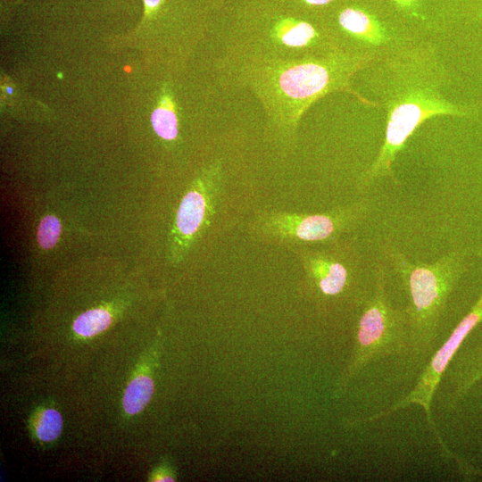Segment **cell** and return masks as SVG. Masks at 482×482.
Here are the masks:
<instances>
[{"label":"cell","mask_w":482,"mask_h":482,"mask_svg":"<svg viewBox=\"0 0 482 482\" xmlns=\"http://www.w3.org/2000/svg\"><path fill=\"white\" fill-rule=\"evenodd\" d=\"M378 71V91L386 111V134L378 154L359 180V189L389 178L393 164L409 137L427 120L448 115L473 118L481 110L446 99L445 70L435 49L427 44H399L386 53Z\"/></svg>","instance_id":"obj_1"},{"label":"cell","mask_w":482,"mask_h":482,"mask_svg":"<svg viewBox=\"0 0 482 482\" xmlns=\"http://www.w3.org/2000/svg\"><path fill=\"white\" fill-rule=\"evenodd\" d=\"M380 252L407 299L403 307L407 323L406 346L395 367L417 378L448 337L445 317L450 299L468 270V253L455 248L425 263L410 260L387 242L381 245Z\"/></svg>","instance_id":"obj_2"},{"label":"cell","mask_w":482,"mask_h":482,"mask_svg":"<svg viewBox=\"0 0 482 482\" xmlns=\"http://www.w3.org/2000/svg\"><path fill=\"white\" fill-rule=\"evenodd\" d=\"M375 59L371 51H345L337 47L324 54L290 61L270 71L264 80L267 93L278 104L292 109L293 120L324 95L347 88L352 76Z\"/></svg>","instance_id":"obj_3"},{"label":"cell","mask_w":482,"mask_h":482,"mask_svg":"<svg viewBox=\"0 0 482 482\" xmlns=\"http://www.w3.org/2000/svg\"><path fill=\"white\" fill-rule=\"evenodd\" d=\"M386 266L378 262L373 268V287L362 304L357 325L353 353L338 389L348 383L368 364L388 356L398 361L407 341V323L403 308L395 307L387 292Z\"/></svg>","instance_id":"obj_4"},{"label":"cell","mask_w":482,"mask_h":482,"mask_svg":"<svg viewBox=\"0 0 482 482\" xmlns=\"http://www.w3.org/2000/svg\"><path fill=\"white\" fill-rule=\"evenodd\" d=\"M370 211V202L362 199L326 213L296 214L265 212L256 217L252 233L274 243H328L355 229Z\"/></svg>","instance_id":"obj_5"},{"label":"cell","mask_w":482,"mask_h":482,"mask_svg":"<svg viewBox=\"0 0 482 482\" xmlns=\"http://www.w3.org/2000/svg\"><path fill=\"white\" fill-rule=\"evenodd\" d=\"M478 255L482 259V245L479 248ZM480 323H482V292L478 300L461 320L458 321L445 343L435 353L418 376L413 388L408 395L387 409L371 415L370 420H378L395 411L406 408L410 404H418L425 411L428 423L436 439H441V436L431 417V403L446 368L461 347L467 337Z\"/></svg>","instance_id":"obj_6"},{"label":"cell","mask_w":482,"mask_h":482,"mask_svg":"<svg viewBox=\"0 0 482 482\" xmlns=\"http://www.w3.org/2000/svg\"><path fill=\"white\" fill-rule=\"evenodd\" d=\"M300 256L310 286L325 301L361 283L362 262L353 238H338L320 249H303Z\"/></svg>","instance_id":"obj_7"},{"label":"cell","mask_w":482,"mask_h":482,"mask_svg":"<svg viewBox=\"0 0 482 482\" xmlns=\"http://www.w3.org/2000/svg\"><path fill=\"white\" fill-rule=\"evenodd\" d=\"M482 379V341L459 349L446 368L437 391L439 406L450 411ZM436 391V392H437Z\"/></svg>","instance_id":"obj_8"},{"label":"cell","mask_w":482,"mask_h":482,"mask_svg":"<svg viewBox=\"0 0 482 482\" xmlns=\"http://www.w3.org/2000/svg\"><path fill=\"white\" fill-rule=\"evenodd\" d=\"M341 29L355 40L370 46H392L393 34L370 12L346 7L338 15Z\"/></svg>","instance_id":"obj_9"},{"label":"cell","mask_w":482,"mask_h":482,"mask_svg":"<svg viewBox=\"0 0 482 482\" xmlns=\"http://www.w3.org/2000/svg\"><path fill=\"white\" fill-rule=\"evenodd\" d=\"M271 37L278 46L288 49L311 47L321 41L319 31L311 23L295 19L279 22Z\"/></svg>","instance_id":"obj_10"},{"label":"cell","mask_w":482,"mask_h":482,"mask_svg":"<svg viewBox=\"0 0 482 482\" xmlns=\"http://www.w3.org/2000/svg\"><path fill=\"white\" fill-rule=\"evenodd\" d=\"M209 210V201L204 193L197 189L187 192L177 213L176 225L179 232L184 237L195 234Z\"/></svg>","instance_id":"obj_11"},{"label":"cell","mask_w":482,"mask_h":482,"mask_svg":"<svg viewBox=\"0 0 482 482\" xmlns=\"http://www.w3.org/2000/svg\"><path fill=\"white\" fill-rule=\"evenodd\" d=\"M154 388V382L149 377H136L126 388L123 396L124 411L130 415L141 411L149 403Z\"/></svg>","instance_id":"obj_12"},{"label":"cell","mask_w":482,"mask_h":482,"mask_svg":"<svg viewBox=\"0 0 482 482\" xmlns=\"http://www.w3.org/2000/svg\"><path fill=\"white\" fill-rule=\"evenodd\" d=\"M151 122L155 133L165 140H173L178 135V119L170 99L165 98L154 109Z\"/></svg>","instance_id":"obj_13"},{"label":"cell","mask_w":482,"mask_h":482,"mask_svg":"<svg viewBox=\"0 0 482 482\" xmlns=\"http://www.w3.org/2000/svg\"><path fill=\"white\" fill-rule=\"evenodd\" d=\"M111 322L112 316L108 311L101 308L92 309L75 320L73 330L79 336L89 337L103 332Z\"/></svg>","instance_id":"obj_14"},{"label":"cell","mask_w":482,"mask_h":482,"mask_svg":"<svg viewBox=\"0 0 482 482\" xmlns=\"http://www.w3.org/2000/svg\"><path fill=\"white\" fill-rule=\"evenodd\" d=\"M62 419L61 414L54 409L43 411L36 423V434L45 442L55 440L61 434Z\"/></svg>","instance_id":"obj_15"},{"label":"cell","mask_w":482,"mask_h":482,"mask_svg":"<svg viewBox=\"0 0 482 482\" xmlns=\"http://www.w3.org/2000/svg\"><path fill=\"white\" fill-rule=\"evenodd\" d=\"M61 232L59 220L47 215L40 221L37 229V240L41 247L49 249L54 246Z\"/></svg>","instance_id":"obj_16"},{"label":"cell","mask_w":482,"mask_h":482,"mask_svg":"<svg viewBox=\"0 0 482 482\" xmlns=\"http://www.w3.org/2000/svg\"><path fill=\"white\" fill-rule=\"evenodd\" d=\"M399 10L409 15L418 16L420 8L419 0H390Z\"/></svg>","instance_id":"obj_17"},{"label":"cell","mask_w":482,"mask_h":482,"mask_svg":"<svg viewBox=\"0 0 482 482\" xmlns=\"http://www.w3.org/2000/svg\"><path fill=\"white\" fill-rule=\"evenodd\" d=\"M467 9L471 17L482 22V0H468Z\"/></svg>","instance_id":"obj_18"},{"label":"cell","mask_w":482,"mask_h":482,"mask_svg":"<svg viewBox=\"0 0 482 482\" xmlns=\"http://www.w3.org/2000/svg\"><path fill=\"white\" fill-rule=\"evenodd\" d=\"M307 4L310 5H324L331 2L332 0H303Z\"/></svg>","instance_id":"obj_19"},{"label":"cell","mask_w":482,"mask_h":482,"mask_svg":"<svg viewBox=\"0 0 482 482\" xmlns=\"http://www.w3.org/2000/svg\"><path fill=\"white\" fill-rule=\"evenodd\" d=\"M147 8L154 9L155 8L162 0H144Z\"/></svg>","instance_id":"obj_20"},{"label":"cell","mask_w":482,"mask_h":482,"mask_svg":"<svg viewBox=\"0 0 482 482\" xmlns=\"http://www.w3.org/2000/svg\"><path fill=\"white\" fill-rule=\"evenodd\" d=\"M470 477H479L482 478V470H477L473 467L470 471Z\"/></svg>","instance_id":"obj_21"},{"label":"cell","mask_w":482,"mask_h":482,"mask_svg":"<svg viewBox=\"0 0 482 482\" xmlns=\"http://www.w3.org/2000/svg\"><path fill=\"white\" fill-rule=\"evenodd\" d=\"M480 106H481V108H482V104H480Z\"/></svg>","instance_id":"obj_22"}]
</instances>
